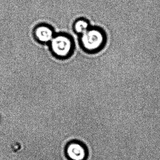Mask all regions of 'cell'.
<instances>
[{
	"label": "cell",
	"instance_id": "4",
	"mask_svg": "<svg viewBox=\"0 0 160 160\" xmlns=\"http://www.w3.org/2000/svg\"><path fill=\"white\" fill-rule=\"evenodd\" d=\"M35 39L41 43H49L55 33L51 26L47 24H40L35 27L33 31Z\"/></svg>",
	"mask_w": 160,
	"mask_h": 160
},
{
	"label": "cell",
	"instance_id": "3",
	"mask_svg": "<svg viewBox=\"0 0 160 160\" xmlns=\"http://www.w3.org/2000/svg\"><path fill=\"white\" fill-rule=\"evenodd\" d=\"M65 152L70 160H86L88 156V151L85 145L79 141H72L68 143Z\"/></svg>",
	"mask_w": 160,
	"mask_h": 160
},
{
	"label": "cell",
	"instance_id": "2",
	"mask_svg": "<svg viewBox=\"0 0 160 160\" xmlns=\"http://www.w3.org/2000/svg\"><path fill=\"white\" fill-rule=\"evenodd\" d=\"M49 44L51 52L58 58H67L73 52V41L66 33L55 34Z\"/></svg>",
	"mask_w": 160,
	"mask_h": 160
},
{
	"label": "cell",
	"instance_id": "5",
	"mask_svg": "<svg viewBox=\"0 0 160 160\" xmlns=\"http://www.w3.org/2000/svg\"><path fill=\"white\" fill-rule=\"evenodd\" d=\"M89 22L85 18H80L76 20L73 25V29L76 33L80 35L90 28Z\"/></svg>",
	"mask_w": 160,
	"mask_h": 160
},
{
	"label": "cell",
	"instance_id": "1",
	"mask_svg": "<svg viewBox=\"0 0 160 160\" xmlns=\"http://www.w3.org/2000/svg\"><path fill=\"white\" fill-rule=\"evenodd\" d=\"M79 42L83 49L89 53L101 50L106 42V36L101 29L90 27L83 34L79 35Z\"/></svg>",
	"mask_w": 160,
	"mask_h": 160
}]
</instances>
